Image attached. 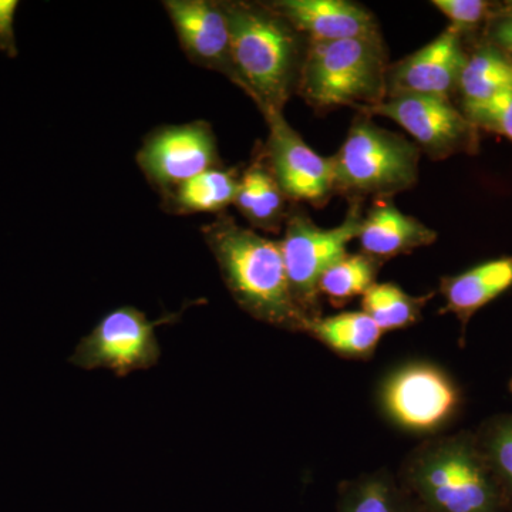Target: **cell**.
I'll use <instances>...</instances> for the list:
<instances>
[{"instance_id":"6da1fadb","label":"cell","mask_w":512,"mask_h":512,"mask_svg":"<svg viewBox=\"0 0 512 512\" xmlns=\"http://www.w3.org/2000/svg\"><path fill=\"white\" fill-rule=\"evenodd\" d=\"M231 33L237 87L262 116L284 113L298 93L309 40L268 2H222Z\"/></svg>"},{"instance_id":"7a4b0ae2","label":"cell","mask_w":512,"mask_h":512,"mask_svg":"<svg viewBox=\"0 0 512 512\" xmlns=\"http://www.w3.org/2000/svg\"><path fill=\"white\" fill-rule=\"evenodd\" d=\"M202 237L242 311L275 328L305 333L311 319L293 299L279 241L228 214L205 225Z\"/></svg>"},{"instance_id":"3957f363","label":"cell","mask_w":512,"mask_h":512,"mask_svg":"<svg viewBox=\"0 0 512 512\" xmlns=\"http://www.w3.org/2000/svg\"><path fill=\"white\" fill-rule=\"evenodd\" d=\"M396 476L420 512H508L474 430L421 441Z\"/></svg>"},{"instance_id":"277c9868","label":"cell","mask_w":512,"mask_h":512,"mask_svg":"<svg viewBox=\"0 0 512 512\" xmlns=\"http://www.w3.org/2000/svg\"><path fill=\"white\" fill-rule=\"evenodd\" d=\"M387 49L383 37L309 43L298 93L316 111H365L387 99Z\"/></svg>"},{"instance_id":"5b68a950","label":"cell","mask_w":512,"mask_h":512,"mask_svg":"<svg viewBox=\"0 0 512 512\" xmlns=\"http://www.w3.org/2000/svg\"><path fill=\"white\" fill-rule=\"evenodd\" d=\"M421 151L402 134L377 126L359 113L333 158L335 192L360 201L393 198L419 180Z\"/></svg>"},{"instance_id":"8992f818","label":"cell","mask_w":512,"mask_h":512,"mask_svg":"<svg viewBox=\"0 0 512 512\" xmlns=\"http://www.w3.org/2000/svg\"><path fill=\"white\" fill-rule=\"evenodd\" d=\"M377 406L387 423L412 436H440L463 409V392L454 377L429 360L400 363L383 376Z\"/></svg>"},{"instance_id":"52a82bcc","label":"cell","mask_w":512,"mask_h":512,"mask_svg":"<svg viewBox=\"0 0 512 512\" xmlns=\"http://www.w3.org/2000/svg\"><path fill=\"white\" fill-rule=\"evenodd\" d=\"M363 208L352 201L338 227L320 228L302 208L292 207L285 220L281 245L292 296L309 319L319 318V281L330 265L348 254V245L359 238Z\"/></svg>"},{"instance_id":"ba28073f","label":"cell","mask_w":512,"mask_h":512,"mask_svg":"<svg viewBox=\"0 0 512 512\" xmlns=\"http://www.w3.org/2000/svg\"><path fill=\"white\" fill-rule=\"evenodd\" d=\"M180 313L150 320L134 306L113 309L80 340L70 363L84 370H111L121 377L150 369L157 365L161 355L156 335L158 326L177 322Z\"/></svg>"},{"instance_id":"9c48e42d","label":"cell","mask_w":512,"mask_h":512,"mask_svg":"<svg viewBox=\"0 0 512 512\" xmlns=\"http://www.w3.org/2000/svg\"><path fill=\"white\" fill-rule=\"evenodd\" d=\"M366 116L387 117L413 137L421 153L431 160H446L457 154H476L478 128L450 99L423 94H392Z\"/></svg>"},{"instance_id":"30bf717a","label":"cell","mask_w":512,"mask_h":512,"mask_svg":"<svg viewBox=\"0 0 512 512\" xmlns=\"http://www.w3.org/2000/svg\"><path fill=\"white\" fill-rule=\"evenodd\" d=\"M144 177L161 195L178 185L221 167L217 137L207 121L163 126L151 131L137 151Z\"/></svg>"},{"instance_id":"8fae6325","label":"cell","mask_w":512,"mask_h":512,"mask_svg":"<svg viewBox=\"0 0 512 512\" xmlns=\"http://www.w3.org/2000/svg\"><path fill=\"white\" fill-rule=\"evenodd\" d=\"M268 141L262 154L286 200L323 207L335 192L333 158L308 146L284 113L264 116Z\"/></svg>"},{"instance_id":"7c38bea8","label":"cell","mask_w":512,"mask_h":512,"mask_svg":"<svg viewBox=\"0 0 512 512\" xmlns=\"http://www.w3.org/2000/svg\"><path fill=\"white\" fill-rule=\"evenodd\" d=\"M178 42L191 63L217 72L237 86L232 62L231 33L222 2L215 0H165Z\"/></svg>"},{"instance_id":"4fadbf2b","label":"cell","mask_w":512,"mask_h":512,"mask_svg":"<svg viewBox=\"0 0 512 512\" xmlns=\"http://www.w3.org/2000/svg\"><path fill=\"white\" fill-rule=\"evenodd\" d=\"M464 35L448 26L436 39L390 64L387 72V96L423 94L450 99L457 92L458 80L467 62Z\"/></svg>"},{"instance_id":"5bb4252c","label":"cell","mask_w":512,"mask_h":512,"mask_svg":"<svg viewBox=\"0 0 512 512\" xmlns=\"http://www.w3.org/2000/svg\"><path fill=\"white\" fill-rule=\"evenodd\" d=\"M311 43L382 36L376 16L349 0H275L268 2Z\"/></svg>"},{"instance_id":"9a60e30c","label":"cell","mask_w":512,"mask_h":512,"mask_svg":"<svg viewBox=\"0 0 512 512\" xmlns=\"http://www.w3.org/2000/svg\"><path fill=\"white\" fill-rule=\"evenodd\" d=\"M357 239L363 254L384 264L396 256L430 247L437 241V232L400 211L392 198H382L366 212Z\"/></svg>"},{"instance_id":"2e32d148","label":"cell","mask_w":512,"mask_h":512,"mask_svg":"<svg viewBox=\"0 0 512 512\" xmlns=\"http://www.w3.org/2000/svg\"><path fill=\"white\" fill-rule=\"evenodd\" d=\"M512 288V256L490 259L461 274L444 276L440 293L444 306L440 313H451L460 322L461 339L468 323L480 309Z\"/></svg>"},{"instance_id":"e0dca14e","label":"cell","mask_w":512,"mask_h":512,"mask_svg":"<svg viewBox=\"0 0 512 512\" xmlns=\"http://www.w3.org/2000/svg\"><path fill=\"white\" fill-rule=\"evenodd\" d=\"M286 201L262 154L239 175L238 191L232 205L255 229L279 232L288 215Z\"/></svg>"},{"instance_id":"ac0fdd59","label":"cell","mask_w":512,"mask_h":512,"mask_svg":"<svg viewBox=\"0 0 512 512\" xmlns=\"http://www.w3.org/2000/svg\"><path fill=\"white\" fill-rule=\"evenodd\" d=\"M305 333L336 355L350 360L370 359L383 336L382 329L363 311L319 316L309 322Z\"/></svg>"},{"instance_id":"d6986e66","label":"cell","mask_w":512,"mask_h":512,"mask_svg":"<svg viewBox=\"0 0 512 512\" xmlns=\"http://www.w3.org/2000/svg\"><path fill=\"white\" fill-rule=\"evenodd\" d=\"M336 512H420L399 478L387 468L340 483Z\"/></svg>"},{"instance_id":"ffe728a7","label":"cell","mask_w":512,"mask_h":512,"mask_svg":"<svg viewBox=\"0 0 512 512\" xmlns=\"http://www.w3.org/2000/svg\"><path fill=\"white\" fill-rule=\"evenodd\" d=\"M239 173L217 167L178 185L163 197L164 208L171 214H222L234 204Z\"/></svg>"},{"instance_id":"44dd1931","label":"cell","mask_w":512,"mask_h":512,"mask_svg":"<svg viewBox=\"0 0 512 512\" xmlns=\"http://www.w3.org/2000/svg\"><path fill=\"white\" fill-rule=\"evenodd\" d=\"M512 86V59L491 43L484 42L467 56L457 92L463 107L477 106Z\"/></svg>"},{"instance_id":"7402d4cb","label":"cell","mask_w":512,"mask_h":512,"mask_svg":"<svg viewBox=\"0 0 512 512\" xmlns=\"http://www.w3.org/2000/svg\"><path fill=\"white\" fill-rule=\"evenodd\" d=\"M434 293L413 296L393 282L372 286L362 296V311L373 319L382 332H393L413 326L419 322L424 306Z\"/></svg>"},{"instance_id":"603a6c76","label":"cell","mask_w":512,"mask_h":512,"mask_svg":"<svg viewBox=\"0 0 512 512\" xmlns=\"http://www.w3.org/2000/svg\"><path fill=\"white\" fill-rule=\"evenodd\" d=\"M382 262L360 254H346L330 265L320 276L319 293L335 305H345L356 296H363L376 284Z\"/></svg>"},{"instance_id":"cb8c5ba5","label":"cell","mask_w":512,"mask_h":512,"mask_svg":"<svg viewBox=\"0 0 512 512\" xmlns=\"http://www.w3.org/2000/svg\"><path fill=\"white\" fill-rule=\"evenodd\" d=\"M474 433L505 507L512 512V412L488 417Z\"/></svg>"},{"instance_id":"d4e9b609","label":"cell","mask_w":512,"mask_h":512,"mask_svg":"<svg viewBox=\"0 0 512 512\" xmlns=\"http://www.w3.org/2000/svg\"><path fill=\"white\" fill-rule=\"evenodd\" d=\"M478 130L500 134L512 143V86L493 99L461 109Z\"/></svg>"},{"instance_id":"484cf974","label":"cell","mask_w":512,"mask_h":512,"mask_svg":"<svg viewBox=\"0 0 512 512\" xmlns=\"http://www.w3.org/2000/svg\"><path fill=\"white\" fill-rule=\"evenodd\" d=\"M433 6L450 20V26L463 35L487 25L494 16L495 8L494 3L485 0H434Z\"/></svg>"},{"instance_id":"4316f807","label":"cell","mask_w":512,"mask_h":512,"mask_svg":"<svg viewBox=\"0 0 512 512\" xmlns=\"http://www.w3.org/2000/svg\"><path fill=\"white\" fill-rule=\"evenodd\" d=\"M19 5L18 0H0V52L10 59H15L19 53L15 36V16Z\"/></svg>"},{"instance_id":"83f0119b","label":"cell","mask_w":512,"mask_h":512,"mask_svg":"<svg viewBox=\"0 0 512 512\" xmlns=\"http://www.w3.org/2000/svg\"><path fill=\"white\" fill-rule=\"evenodd\" d=\"M488 43L503 50L512 59V13L495 12L487 23Z\"/></svg>"},{"instance_id":"f1b7e54d","label":"cell","mask_w":512,"mask_h":512,"mask_svg":"<svg viewBox=\"0 0 512 512\" xmlns=\"http://www.w3.org/2000/svg\"><path fill=\"white\" fill-rule=\"evenodd\" d=\"M508 387H510V393L512 394V373L510 377V383H508Z\"/></svg>"}]
</instances>
